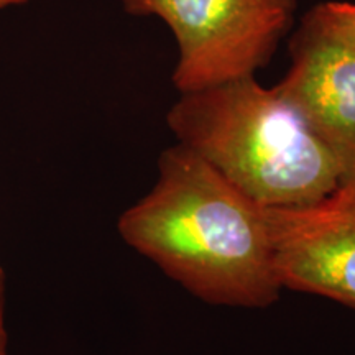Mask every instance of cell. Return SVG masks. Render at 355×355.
Masks as SVG:
<instances>
[{"mask_svg": "<svg viewBox=\"0 0 355 355\" xmlns=\"http://www.w3.org/2000/svg\"><path fill=\"white\" fill-rule=\"evenodd\" d=\"M119 234L191 295L216 306L268 308L279 298L263 207L178 144Z\"/></svg>", "mask_w": 355, "mask_h": 355, "instance_id": "6da1fadb", "label": "cell"}, {"mask_svg": "<svg viewBox=\"0 0 355 355\" xmlns=\"http://www.w3.org/2000/svg\"><path fill=\"white\" fill-rule=\"evenodd\" d=\"M166 121L178 144L261 207L316 202L343 186L331 150L277 89L255 76L183 92Z\"/></svg>", "mask_w": 355, "mask_h": 355, "instance_id": "7a4b0ae2", "label": "cell"}, {"mask_svg": "<svg viewBox=\"0 0 355 355\" xmlns=\"http://www.w3.org/2000/svg\"><path fill=\"white\" fill-rule=\"evenodd\" d=\"M127 13L155 15L175 35L178 91L255 76L290 32L298 0H122Z\"/></svg>", "mask_w": 355, "mask_h": 355, "instance_id": "3957f363", "label": "cell"}, {"mask_svg": "<svg viewBox=\"0 0 355 355\" xmlns=\"http://www.w3.org/2000/svg\"><path fill=\"white\" fill-rule=\"evenodd\" d=\"M282 288L324 296L355 309V188L321 201L263 207Z\"/></svg>", "mask_w": 355, "mask_h": 355, "instance_id": "277c9868", "label": "cell"}, {"mask_svg": "<svg viewBox=\"0 0 355 355\" xmlns=\"http://www.w3.org/2000/svg\"><path fill=\"white\" fill-rule=\"evenodd\" d=\"M290 56L275 89L334 155L343 186L355 188V51L303 17Z\"/></svg>", "mask_w": 355, "mask_h": 355, "instance_id": "5b68a950", "label": "cell"}, {"mask_svg": "<svg viewBox=\"0 0 355 355\" xmlns=\"http://www.w3.org/2000/svg\"><path fill=\"white\" fill-rule=\"evenodd\" d=\"M319 30L331 38L355 51V3L352 2H322L306 13Z\"/></svg>", "mask_w": 355, "mask_h": 355, "instance_id": "8992f818", "label": "cell"}, {"mask_svg": "<svg viewBox=\"0 0 355 355\" xmlns=\"http://www.w3.org/2000/svg\"><path fill=\"white\" fill-rule=\"evenodd\" d=\"M0 355H7V334L3 326V273L0 268Z\"/></svg>", "mask_w": 355, "mask_h": 355, "instance_id": "52a82bcc", "label": "cell"}, {"mask_svg": "<svg viewBox=\"0 0 355 355\" xmlns=\"http://www.w3.org/2000/svg\"><path fill=\"white\" fill-rule=\"evenodd\" d=\"M28 0H0V8L8 7V6H21V3H26Z\"/></svg>", "mask_w": 355, "mask_h": 355, "instance_id": "ba28073f", "label": "cell"}]
</instances>
